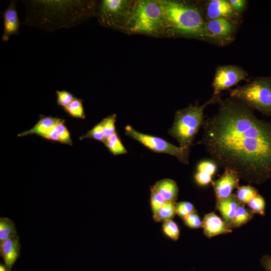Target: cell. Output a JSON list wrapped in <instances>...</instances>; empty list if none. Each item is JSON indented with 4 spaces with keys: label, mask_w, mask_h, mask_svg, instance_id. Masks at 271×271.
Here are the masks:
<instances>
[{
    "label": "cell",
    "mask_w": 271,
    "mask_h": 271,
    "mask_svg": "<svg viewBox=\"0 0 271 271\" xmlns=\"http://www.w3.org/2000/svg\"><path fill=\"white\" fill-rule=\"evenodd\" d=\"M215 114L204 120L202 145L211 159L240 178L260 183L271 178V123L231 97L217 101Z\"/></svg>",
    "instance_id": "6da1fadb"
},
{
    "label": "cell",
    "mask_w": 271,
    "mask_h": 271,
    "mask_svg": "<svg viewBox=\"0 0 271 271\" xmlns=\"http://www.w3.org/2000/svg\"><path fill=\"white\" fill-rule=\"evenodd\" d=\"M23 25L52 32L81 24L95 17L98 1L23 0Z\"/></svg>",
    "instance_id": "7a4b0ae2"
},
{
    "label": "cell",
    "mask_w": 271,
    "mask_h": 271,
    "mask_svg": "<svg viewBox=\"0 0 271 271\" xmlns=\"http://www.w3.org/2000/svg\"><path fill=\"white\" fill-rule=\"evenodd\" d=\"M165 26V37L204 40L205 21L201 7L184 0H159Z\"/></svg>",
    "instance_id": "3957f363"
},
{
    "label": "cell",
    "mask_w": 271,
    "mask_h": 271,
    "mask_svg": "<svg viewBox=\"0 0 271 271\" xmlns=\"http://www.w3.org/2000/svg\"><path fill=\"white\" fill-rule=\"evenodd\" d=\"M126 33L165 37L164 21L159 0H135Z\"/></svg>",
    "instance_id": "277c9868"
},
{
    "label": "cell",
    "mask_w": 271,
    "mask_h": 271,
    "mask_svg": "<svg viewBox=\"0 0 271 271\" xmlns=\"http://www.w3.org/2000/svg\"><path fill=\"white\" fill-rule=\"evenodd\" d=\"M219 99V97L212 96L201 105L191 104L176 111L168 133L177 141L179 147L190 151L200 127L202 126L205 108Z\"/></svg>",
    "instance_id": "5b68a950"
},
{
    "label": "cell",
    "mask_w": 271,
    "mask_h": 271,
    "mask_svg": "<svg viewBox=\"0 0 271 271\" xmlns=\"http://www.w3.org/2000/svg\"><path fill=\"white\" fill-rule=\"evenodd\" d=\"M229 95L251 109L271 116V77L258 78L238 86L231 90Z\"/></svg>",
    "instance_id": "8992f818"
},
{
    "label": "cell",
    "mask_w": 271,
    "mask_h": 271,
    "mask_svg": "<svg viewBox=\"0 0 271 271\" xmlns=\"http://www.w3.org/2000/svg\"><path fill=\"white\" fill-rule=\"evenodd\" d=\"M135 0L98 1L95 17L102 27L126 33Z\"/></svg>",
    "instance_id": "52a82bcc"
},
{
    "label": "cell",
    "mask_w": 271,
    "mask_h": 271,
    "mask_svg": "<svg viewBox=\"0 0 271 271\" xmlns=\"http://www.w3.org/2000/svg\"><path fill=\"white\" fill-rule=\"evenodd\" d=\"M124 129L126 136L153 152L169 154L176 157L182 163H189V151L172 144L161 138L139 132L131 125H127Z\"/></svg>",
    "instance_id": "ba28073f"
},
{
    "label": "cell",
    "mask_w": 271,
    "mask_h": 271,
    "mask_svg": "<svg viewBox=\"0 0 271 271\" xmlns=\"http://www.w3.org/2000/svg\"><path fill=\"white\" fill-rule=\"evenodd\" d=\"M236 28L235 20L219 18L205 21L204 40L225 44L232 40Z\"/></svg>",
    "instance_id": "9c48e42d"
},
{
    "label": "cell",
    "mask_w": 271,
    "mask_h": 271,
    "mask_svg": "<svg viewBox=\"0 0 271 271\" xmlns=\"http://www.w3.org/2000/svg\"><path fill=\"white\" fill-rule=\"evenodd\" d=\"M248 73L243 68L234 65L221 66L217 68L212 82L213 96L219 97L223 91L230 88L246 79Z\"/></svg>",
    "instance_id": "30bf717a"
},
{
    "label": "cell",
    "mask_w": 271,
    "mask_h": 271,
    "mask_svg": "<svg viewBox=\"0 0 271 271\" xmlns=\"http://www.w3.org/2000/svg\"><path fill=\"white\" fill-rule=\"evenodd\" d=\"M39 117L33 127L18 134V137L34 134L50 141L59 142L56 126L61 118L43 114H40Z\"/></svg>",
    "instance_id": "8fae6325"
},
{
    "label": "cell",
    "mask_w": 271,
    "mask_h": 271,
    "mask_svg": "<svg viewBox=\"0 0 271 271\" xmlns=\"http://www.w3.org/2000/svg\"><path fill=\"white\" fill-rule=\"evenodd\" d=\"M240 177L234 171L224 169L222 175L213 182V187L217 200L223 199L231 196L235 188L239 186Z\"/></svg>",
    "instance_id": "7c38bea8"
},
{
    "label": "cell",
    "mask_w": 271,
    "mask_h": 271,
    "mask_svg": "<svg viewBox=\"0 0 271 271\" xmlns=\"http://www.w3.org/2000/svg\"><path fill=\"white\" fill-rule=\"evenodd\" d=\"M16 3V1H11L7 8L1 12L3 19V33L1 39L4 42H7L11 37L19 34L21 22Z\"/></svg>",
    "instance_id": "4fadbf2b"
},
{
    "label": "cell",
    "mask_w": 271,
    "mask_h": 271,
    "mask_svg": "<svg viewBox=\"0 0 271 271\" xmlns=\"http://www.w3.org/2000/svg\"><path fill=\"white\" fill-rule=\"evenodd\" d=\"M206 20L227 18L235 20L239 15L232 8L229 1L211 0L206 6Z\"/></svg>",
    "instance_id": "5bb4252c"
},
{
    "label": "cell",
    "mask_w": 271,
    "mask_h": 271,
    "mask_svg": "<svg viewBox=\"0 0 271 271\" xmlns=\"http://www.w3.org/2000/svg\"><path fill=\"white\" fill-rule=\"evenodd\" d=\"M204 234L208 238L232 232L231 228L214 212L206 214L202 220Z\"/></svg>",
    "instance_id": "9a60e30c"
},
{
    "label": "cell",
    "mask_w": 271,
    "mask_h": 271,
    "mask_svg": "<svg viewBox=\"0 0 271 271\" xmlns=\"http://www.w3.org/2000/svg\"><path fill=\"white\" fill-rule=\"evenodd\" d=\"M19 237L16 235L0 242L1 255L7 271H11L20 254Z\"/></svg>",
    "instance_id": "2e32d148"
},
{
    "label": "cell",
    "mask_w": 271,
    "mask_h": 271,
    "mask_svg": "<svg viewBox=\"0 0 271 271\" xmlns=\"http://www.w3.org/2000/svg\"><path fill=\"white\" fill-rule=\"evenodd\" d=\"M240 203L234 194L225 199L217 200L216 208L220 212L223 220L230 227Z\"/></svg>",
    "instance_id": "e0dca14e"
},
{
    "label": "cell",
    "mask_w": 271,
    "mask_h": 271,
    "mask_svg": "<svg viewBox=\"0 0 271 271\" xmlns=\"http://www.w3.org/2000/svg\"><path fill=\"white\" fill-rule=\"evenodd\" d=\"M153 187L167 202H175L177 198L178 187L176 182L172 179L160 180L155 183Z\"/></svg>",
    "instance_id": "ac0fdd59"
},
{
    "label": "cell",
    "mask_w": 271,
    "mask_h": 271,
    "mask_svg": "<svg viewBox=\"0 0 271 271\" xmlns=\"http://www.w3.org/2000/svg\"><path fill=\"white\" fill-rule=\"evenodd\" d=\"M253 213L246 208L244 204L240 203L235 212L230 224V227L236 228L247 223L253 217Z\"/></svg>",
    "instance_id": "d6986e66"
},
{
    "label": "cell",
    "mask_w": 271,
    "mask_h": 271,
    "mask_svg": "<svg viewBox=\"0 0 271 271\" xmlns=\"http://www.w3.org/2000/svg\"><path fill=\"white\" fill-rule=\"evenodd\" d=\"M103 144L114 156L123 155L127 153V150L116 132L107 138Z\"/></svg>",
    "instance_id": "ffe728a7"
},
{
    "label": "cell",
    "mask_w": 271,
    "mask_h": 271,
    "mask_svg": "<svg viewBox=\"0 0 271 271\" xmlns=\"http://www.w3.org/2000/svg\"><path fill=\"white\" fill-rule=\"evenodd\" d=\"M17 234V230L14 223L9 218H0V242Z\"/></svg>",
    "instance_id": "44dd1931"
},
{
    "label": "cell",
    "mask_w": 271,
    "mask_h": 271,
    "mask_svg": "<svg viewBox=\"0 0 271 271\" xmlns=\"http://www.w3.org/2000/svg\"><path fill=\"white\" fill-rule=\"evenodd\" d=\"M63 110L69 116L84 119L85 118L83 100L75 97L74 100Z\"/></svg>",
    "instance_id": "7402d4cb"
},
{
    "label": "cell",
    "mask_w": 271,
    "mask_h": 271,
    "mask_svg": "<svg viewBox=\"0 0 271 271\" xmlns=\"http://www.w3.org/2000/svg\"><path fill=\"white\" fill-rule=\"evenodd\" d=\"M175 214V202L167 201L153 216L156 222H164L172 219Z\"/></svg>",
    "instance_id": "603a6c76"
},
{
    "label": "cell",
    "mask_w": 271,
    "mask_h": 271,
    "mask_svg": "<svg viewBox=\"0 0 271 271\" xmlns=\"http://www.w3.org/2000/svg\"><path fill=\"white\" fill-rule=\"evenodd\" d=\"M258 194L257 190L250 185H245L237 188L236 198L242 204H247Z\"/></svg>",
    "instance_id": "cb8c5ba5"
},
{
    "label": "cell",
    "mask_w": 271,
    "mask_h": 271,
    "mask_svg": "<svg viewBox=\"0 0 271 271\" xmlns=\"http://www.w3.org/2000/svg\"><path fill=\"white\" fill-rule=\"evenodd\" d=\"M218 164L212 159H205L200 161L196 167V172L213 177L217 171Z\"/></svg>",
    "instance_id": "d4e9b609"
},
{
    "label": "cell",
    "mask_w": 271,
    "mask_h": 271,
    "mask_svg": "<svg viewBox=\"0 0 271 271\" xmlns=\"http://www.w3.org/2000/svg\"><path fill=\"white\" fill-rule=\"evenodd\" d=\"M91 139L104 143L106 139L102 120L93 126L84 134L79 137L80 140Z\"/></svg>",
    "instance_id": "484cf974"
},
{
    "label": "cell",
    "mask_w": 271,
    "mask_h": 271,
    "mask_svg": "<svg viewBox=\"0 0 271 271\" xmlns=\"http://www.w3.org/2000/svg\"><path fill=\"white\" fill-rule=\"evenodd\" d=\"M65 123V120L63 118H61L57 124L56 129L59 143L72 146L73 143L71 138L70 133Z\"/></svg>",
    "instance_id": "4316f807"
},
{
    "label": "cell",
    "mask_w": 271,
    "mask_h": 271,
    "mask_svg": "<svg viewBox=\"0 0 271 271\" xmlns=\"http://www.w3.org/2000/svg\"><path fill=\"white\" fill-rule=\"evenodd\" d=\"M247 204L253 213H256L262 216L265 215V202L264 198L259 194L256 195Z\"/></svg>",
    "instance_id": "83f0119b"
},
{
    "label": "cell",
    "mask_w": 271,
    "mask_h": 271,
    "mask_svg": "<svg viewBox=\"0 0 271 271\" xmlns=\"http://www.w3.org/2000/svg\"><path fill=\"white\" fill-rule=\"evenodd\" d=\"M163 230L164 233L173 240H177L180 236L179 228L176 222L172 219L163 222Z\"/></svg>",
    "instance_id": "f1b7e54d"
},
{
    "label": "cell",
    "mask_w": 271,
    "mask_h": 271,
    "mask_svg": "<svg viewBox=\"0 0 271 271\" xmlns=\"http://www.w3.org/2000/svg\"><path fill=\"white\" fill-rule=\"evenodd\" d=\"M166 202L164 198L152 187L151 189V206L153 215L155 214Z\"/></svg>",
    "instance_id": "f546056e"
},
{
    "label": "cell",
    "mask_w": 271,
    "mask_h": 271,
    "mask_svg": "<svg viewBox=\"0 0 271 271\" xmlns=\"http://www.w3.org/2000/svg\"><path fill=\"white\" fill-rule=\"evenodd\" d=\"M101 120L106 139L116 132V115L115 113L107 116Z\"/></svg>",
    "instance_id": "4dcf8cb0"
},
{
    "label": "cell",
    "mask_w": 271,
    "mask_h": 271,
    "mask_svg": "<svg viewBox=\"0 0 271 271\" xmlns=\"http://www.w3.org/2000/svg\"><path fill=\"white\" fill-rule=\"evenodd\" d=\"M56 94L57 104L62 108L68 106L75 98L71 92L65 90H58Z\"/></svg>",
    "instance_id": "1f68e13d"
},
{
    "label": "cell",
    "mask_w": 271,
    "mask_h": 271,
    "mask_svg": "<svg viewBox=\"0 0 271 271\" xmlns=\"http://www.w3.org/2000/svg\"><path fill=\"white\" fill-rule=\"evenodd\" d=\"M175 209L176 214L182 218L188 214L195 212L194 206L189 202L175 203Z\"/></svg>",
    "instance_id": "d6a6232c"
},
{
    "label": "cell",
    "mask_w": 271,
    "mask_h": 271,
    "mask_svg": "<svg viewBox=\"0 0 271 271\" xmlns=\"http://www.w3.org/2000/svg\"><path fill=\"white\" fill-rule=\"evenodd\" d=\"M186 225L191 228H199L202 226V221L195 212L188 214L183 218Z\"/></svg>",
    "instance_id": "836d02e7"
},
{
    "label": "cell",
    "mask_w": 271,
    "mask_h": 271,
    "mask_svg": "<svg viewBox=\"0 0 271 271\" xmlns=\"http://www.w3.org/2000/svg\"><path fill=\"white\" fill-rule=\"evenodd\" d=\"M212 177L196 172L194 175L196 183L201 186H206L212 183Z\"/></svg>",
    "instance_id": "e575fe53"
},
{
    "label": "cell",
    "mask_w": 271,
    "mask_h": 271,
    "mask_svg": "<svg viewBox=\"0 0 271 271\" xmlns=\"http://www.w3.org/2000/svg\"><path fill=\"white\" fill-rule=\"evenodd\" d=\"M229 2L238 15L245 10L247 6V1L245 0H229Z\"/></svg>",
    "instance_id": "d590c367"
},
{
    "label": "cell",
    "mask_w": 271,
    "mask_h": 271,
    "mask_svg": "<svg viewBox=\"0 0 271 271\" xmlns=\"http://www.w3.org/2000/svg\"><path fill=\"white\" fill-rule=\"evenodd\" d=\"M260 263L266 271H271V256L264 255L261 258Z\"/></svg>",
    "instance_id": "8d00e7d4"
},
{
    "label": "cell",
    "mask_w": 271,
    "mask_h": 271,
    "mask_svg": "<svg viewBox=\"0 0 271 271\" xmlns=\"http://www.w3.org/2000/svg\"><path fill=\"white\" fill-rule=\"evenodd\" d=\"M0 271H7L5 265H3L2 263H1L0 264Z\"/></svg>",
    "instance_id": "74e56055"
}]
</instances>
